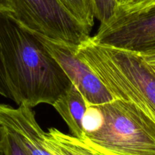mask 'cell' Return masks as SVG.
Here are the masks:
<instances>
[{"mask_svg": "<svg viewBox=\"0 0 155 155\" xmlns=\"http://www.w3.org/2000/svg\"><path fill=\"white\" fill-rule=\"evenodd\" d=\"M0 51L11 99L18 105L52 106L71 82L36 35L0 12Z\"/></svg>", "mask_w": 155, "mask_h": 155, "instance_id": "6da1fadb", "label": "cell"}, {"mask_svg": "<svg viewBox=\"0 0 155 155\" xmlns=\"http://www.w3.org/2000/svg\"><path fill=\"white\" fill-rule=\"evenodd\" d=\"M76 52L114 98L133 103L155 123V72L139 54L97 44L91 36Z\"/></svg>", "mask_w": 155, "mask_h": 155, "instance_id": "7a4b0ae2", "label": "cell"}, {"mask_svg": "<svg viewBox=\"0 0 155 155\" xmlns=\"http://www.w3.org/2000/svg\"><path fill=\"white\" fill-rule=\"evenodd\" d=\"M83 139L116 155H155V123L119 98L88 106Z\"/></svg>", "mask_w": 155, "mask_h": 155, "instance_id": "3957f363", "label": "cell"}, {"mask_svg": "<svg viewBox=\"0 0 155 155\" xmlns=\"http://www.w3.org/2000/svg\"><path fill=\"white\" fill-rule=\"evenodd\" d=\"M12 15L36 34L78 46L91 30L79 23L59 0H13Z\"/></svg>", "mask_w": 155, "mask_h": 155, "instance_id": "277c9868", "label": "cell"}, {"mask_svg": "<svg viewBox=\"0 0 155 155\" xmlns=\"http://www.w3.org/2000/svg\"><path fill=\"white\" fill-rule=\"evenodd\" d=\"M91 38L99 45L136 54L155 50V5L137 12L117 11Z\"/></svg>", "mask_w": 155, "mask_h": 155, "instance_id": "5b68a950", "label": "cell"}, {"mask_svg": "<svg viewBox=\"0 0 155 155\" xmlns=\"http://www.w3.org/2000/svg\"><path fill=\"white\" fill-rule=\"evenodd\" d=\"M34 34L60 65L71 83L83 95L88 106L98 105L114 99L90 67L77 56V46Z\"/></svg>", "mask_w": 155, "mask_h": 155, "instance_id": "8992f818", "label": "cell"}, {"mask_svg": "<svg viewBox=\"0 0 155 155\" xmlns=\"http://www.w3.org/2000/svg\"><path fill=\"white\" fill-rule=\"evenodd\" d=\"M0 127L10 132L30 155H52L45 146V132L31 107L0 104Z\"/></svg>", "mask_w": 155, "mask_h": 155, "instance_id": "52a82bcc", "label": "cell"}, {"mask_svg": "<svg viewBox=\"0 0 155 155\" xmlns=\"http://www.w3.org/2000/svg\"><path fill=\"white\" fill-rule=\"evenodd\" d=\"M52 106L65 121L71 136L83 139V119L88 104L77 88L71 83Z\"/></svg>", "mask_w": 155, "mask_h": 155, "instance_id": "ba28073f", "label": "cell"}, {"mask_svg": "<svg viewBox=\"0 0 155 155\" xmlns=\"http://www.w3.org/2000/svg\"><path fill=\"white\" fill-rule=\"evenodd\" d=\"M45 144L52 155H86L80 139L55 128L45 132Z\"/></svg>", "mask_w": 155, "mask_h": 155, "instance_id": "9c48e42d", "label": "cell"}, {"mask_svg": "<svg viewBox=\"0 0 155 155\" xmlns=\"http://www.w3.org/2000/svg\"><path fill=\"white\" fill-rule=\"evenodd\" d=\"M59 2L79 23L92 30L95 16L91 0H59Z\"/></svg>", "mask_w": 155, "mask_h": 155, "instance_id": "30bf717a", "label": "cell"}, {"mask_svg": "<svg viewBox=\"0 0 155 155\" xmlns=\"http://www.w3.org/2000/svg\"><path fill=\"white\" fill-rule=\"evenodd\" d=\"M94 16L101 24L107 22L118 10L117 0H91Z\"/></svg>", "mask_w": 155, "mask_h": 155, "instance_id": "8fae6325", "label": "cell"}, {"mask_svg": "<svg viewBox=\"0 0 155 155\" xmlns=\"http://www.w3.org/2000/svg\"><path fill=\"white\" fill-rule=\"evenodd\" d=\"M0 145L5 155H30L18 139L2 127H1Z\"/></svg>", "mask_w": 155, "mask_h": 155, "instance_id": "7c38bea8", "label": "cell"}, {"mask_svg": "<svg viewBox=\"0 0 155 155\" xmlns=\"http://www.w3.org/2000/svg\"><path fill=\"white\" fill-rule=\"evenodd\" d=\"M117 11L133 12L154 5L155 0H117Z\"/></svg>", "mask_w": 155, "mask_h": 155, "instance_id": "4fadbf2b", "label": "cell"}, {"mask_svg": "<svg viewBox=\"0 0 155 155\" xmlns=\"http://www.w3.org/2000/svg\"><path fill=\"white\" fill-rule=\"evenodd\" d=\"M80 141L82 148L86 155H116L96 146L84 139H80Z\"/></svg>", "mask_w": 155, "mask_h": 155, "instance_id": "5bb4252c", "label": "cell"}, {"mask_svg": "<svg viewBox=\"0 0 155 155\" xmlns=\"http://www.w3.org/2000/svg\"><path fill=\"white\" fill-rule=\"evenodd\" d=\"M0 95L11 99V93L8 87L7 82H6L5 73L4 66L2 63L1 51H0Z\"/></svg>", "mask_w": 155, "mask_h": 155, "instance_id": "9a60e30c", "label": "cell"}, {"mask_svg": "<svg viewBox=\"0 0 155 155\" xmlns=\"http://www.w3.org/2000/svg\"><path fill=\"white\" fill-rule=\"evenodd\" d=\"M0 12L12 15L13 12V0H0Z\"/></svg>", "mask_w": 155, "mask_h": 155, "instance_id": "2e32d148", "label": "cell"}, {"mask_svg": "<svg viewBox=\"0 0 155 155\" xmlns=\"http://www.w3.org/2000/svg\"><path fill=\"white\" fill-rule=\"evenodd\" d=\"M138 54H139L148 65L155 68V50Z\"/></svg>", "mask_w": 155, "mask_h": 155, "instance_id": "e0dca14e", "label": "cell"}, {"mask_svg": "<svg viewBox=\"0 0 155 155\" xmlns=\"http://www.w3.org/2000/svg\"><path fill=\"white\" fill-rule=\"evenodd\" d=\"M0 155H5V154H4V152H3L2 148L1 145H0Z\"/></svg>", "mask_w": 155, "mask_h": 155, "instance_id": "ac0fdd59", "label": "cell"}, {"mask_svg": "<svg viewBox=\"0 0 155 155\" xmlns=\"http://www.w3.org/2000/svg\"><path fill=\"white\" fill-rule=\"evenodd\" d=\"M151 68H153V70H154V71L155 72V68H154V67H151Z\"/></svg>", "mask_w": 155, "mask_h": 155, "instance_id": "d6986e66", "label": "cell"}, {"mask_svg": "<svg viewBox=\"0 0 155 155\" xmlns=\"http://www.w3.org/2000/svg\"><path fill=\"white\" fill-rule=\"evenodd\" d=\"M0 134H1V127H0Z\"/></svg>", "mask_w": 155, "mask_h": 155, "instance_id": "ffe728a7", "label": "cell"}]
</instances>
